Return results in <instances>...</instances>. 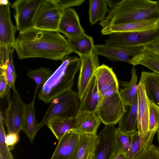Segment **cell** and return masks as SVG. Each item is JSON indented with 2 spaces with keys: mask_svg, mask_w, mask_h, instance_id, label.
<instances>
[{
  "mask_svg": "<svg viewBox=\"0 0 159 159\" xmlns=\"http://www.w3.org/2000/svg\"><path fill=\"white\" fill-rule=\"evenodd\" d=\"M14 49L20 60L37 57L61 60L73 52L67 39L58 32L34 27L19 33Z\"/></svg>",
  "mask_w": 159,
  "mask_h": 159,
  "instance_id": "6da1fadb",
  "label": "cell"
},
{
  "mask_svg": "<svg viewBox=\"0 0 159 159\" xmlns=\"http://www.w3.org/2000/svg\"><path fill=\"white\" fill-rule=\"evenodd\" d=\"M159 18V0H122L115 3L99 24L103 28L111 25Z\"/></svg>",
  "mask_w": 159,
  "mask_h": 159,
  "instance_id": "7a4b0ae2",
  "label": "cell"
},
{
  "mask_svg": "<svg viewBox=\"0 0 159 159\" xmlns=\"http://www.w3.org/2000/svg\"><path fill=\"white\" fill-rule=\"evenodd\" d=\"M62 63L43 85L38 95L39 99L46 103L61 93L71 89L74 78L80 70L81 60L77 57L67 55Z\"/></svg>",
  "mask_w": 159,
  "mask_h": 159,
  "instance_id": "3957f363",
  "label": "cell"
},
{
  "mask_svg": "<svg viewBox=\"0 0 159 159\" xmlns=\"http://www.w3.org/2000/svg\"><path fill=\"white\" fill-rule=\"evenodd\" d=\"M78 93L72 89L67 91L52 99L43 119L39 124V129L55 118H73L79 111Z\"/></svg>",
  "mask_w": 159,
  "mask_h": 159,
  "instance_id": "277c9868",
  "label": "cell"
},
{
  "mask_svg": "<svg viewBox=\"0 0 159 159\" xmlns=\"http://www.w3.org/2000/svg\"><path fill=\"white\" fill-rule=\"evenodd\" d=\"M159 38V27L148 30L121 32L109 35L105 41L107 46L127 48L150 45Z\"/></svg>",
  "mask_w": 159,
  "mask_h": 159,
  "instance_id": "5b68a950",
  "label": "cell"
},
{
  "mask_svg": "<svg viewBox=\"0 0 159 159\" xmlns=\"http://www.w3.org/2000/svg\"><path fill=\"white\" fill-rule=\"evenodd\" d=\"M63 11L56 0H42L34 18V27L42 30L58 31Z\"/></svg>",
  "mask_w": 159,
  "mask_h": 159,
  "instance_id": "8992f818",
  "label": "cell"
},
{
  "mask_svg": "<svg viewBox=\"0 0 159 159\" xmlns=\"http://www.w3.org/2000/svg\"><path fill=\"white\" fill-rule=\"evenodd\" d=\"M125 111L119 91L99 100L96 114L105 125L116 124Z\"/></svg>",
  "mask_w": 159,
  "mask_h": 159,
  "instance_id": "52a82bcc",
  "label": "cell"
},
{
  "mask_svg": "<svg viewBox=\"0 0 159 159\" xmlns=\"http://www.w3.org/2000/svg\"><path fill=\"white\" fill-rule=\"evenodd\" d=\"M42 0H17L12 4L17 29L21 33L34 27V20Z\"/></svg>",
  "mask_w": 159,
  "mask_h": 159,
  "instance_id": "ba28073f",
  "label": "cell"
},
{
  "mask_svg": "<svg viewBox=\"0 0 159 159\" xmlns=\"http://www.w3.org/2000/svg\"><path fill=\"white\" fill-rule=\"evenodd\" d=\"M13 90L12 98L4 112V122L8 134H19L22 130L25 105L16 88Z\"/></svg>",
  "mask_w": 159,
  "mask_h": 159,
  "instance_id": "9c48e42d",
  "label": "cell"
},
{
  "mask_svg": "<svg viewBox=\"0 0 159 159\" xmlns=\"http://www.w3.org/2000/svg\"><path fill=\"white\" fill-rule=\"evenodd\" d=\"M81 60L77 87L79 98L83 97L89 85L100 66L97 54L93 51L85 56L80 57Z\"/></svg>",
  "mask_w": 159,
  "mask_h": 159,
  "instance_id": "30bf717a",
  "label": "cell"
},
{
  "mask_svg": "<svg viewBox=\"0 0 159 159\" xmlns=\"http://www.w3.org/2000/svg\"><path fill=\"white\" fill-rule=\"evenodd\" d=\"M146 46L127 48L110 47L105 44L94 45L93 51L98 55L105 57L113 61H122L129 63L134 57L143 52Z\"/></svg>",
  "mask_w": 159,
  "mask_h": 159,
  "instance_id": "8fae6325",
  "label": "cell"
},
{
  "mask_svg": "<svg viewBox=\"0 0 159 159\" xmlns=\"http://www.w3.org/2000/svg\"><path fill=\"white\" fill-rule=\"evenodd\" d=\"M137 95L138 99V132L141 140L146 142L152 136L148 131L150 101L146 94L143 84L139 82Z\"/></svg>",
  "mask_w": 159,
  "mask_h": 159,
  "instance_id": "7c38bea8",
  "label": "cell"
},
{
  "mask_svg": "<svg viewBox=\"0 0 159 159\" xmlns=\"http://www.w3.org/2000/svg\"><path fill=\"white\" fill-rule=\"evenodd\" d=\"M97 82L100 99L119 91V85L116 76L112 68L102 64L94 73Z\"/></svg>",
  "mask_w": 159,
  "mask_h": 159,
  "instance_id": "4fadbf2b",
  "label": "cell"
},
{
  "mask_svg": "<svg viewBox=\"0 0 159 159\" xmlns=\"http://www.w3.org/2000/svg\"><path fill=\"white\" fill-rule=\"evenodd\" d=\"M158 27L159 18H152L109 25L102 28L101 32L102 35H109L117 32L148 30Z\"/></svg>",
  "mask_w": 159,
  "mask_h": 159,
  "instance_id": "5bb4252c",
  "label": "cell"
},
{
  "mask_svg": "<svg viewBox=\"0 0 159 159\" xmlns=\"http://www.w3.org/2000/svg\"><path fill=\"white\" fill-rule=\"evenodd\" d=\"M10 2L7 5H0V47L14 48L17 28L11 18Z\"/></svg>",
  "mask_w": 159,
  "mask_h": 159,
  "instance_id": "9a60e30c",
  "label": "cell"
},
{
  "mask_svg": "<svg viewBox=\"0 0 159 159\" xmlns=\"http://www.w3.org/2000/svg\"><path fill=\"white\" fill-rule=\"evenodd\" d=\"M58 31L64 34L65 37L71 39L78 38L85 33L75 10L69 8L62 12L59 23Z\"/></svg>",
  "mask_w": 159,
  "mask_h": 159,
  "instance_id": "2e32d148",
  "label": "cell"
},
{
  "mask_svg": "<svg viewBox=\"0 0 159 159\" xmlns=\"http://www.w3.org/2000/svg\"><path fill=\"white\" fill-rule=\"evenodd\" d=\"M114 125H105L98 135L99 140L93 159H109L114 153V134L116 129Z\"/></svg>",
  "mask_w": 159,
  "mask_h": 159,
  "instance_id": "e0dca14e",
  "label": "cell"
},
{
  "mask_svg": "<svg viewBox=\"0 0 159 159\" xmlns=\"http://www.w3.org/2000/svg\"><path fill=\"white\" fill-rule=\"evenodd\" d=\"M80 134L70 130L58 143L51 159H72L78 145Z\"/></svg>",
  "mask_w": 159,
  "mask_h": 159,
  "instance_id": "ac0fdd59",
  "label": "cell"
},
{
  "mask_svg": "<svg viewBox=\"0 0 159 159\" xmlns=\"http://www.w3.org/2000/svg\"><path fill=\"white\" fill-rule=\"evenodd\" d=\"M76 122L72 131L79 134L97 135L101 120L96 113L85 111H79L76 117Z\"/></svg>",
  "mask_w": 159,
  "mask_h": 159,
  "instance_id": "d6986e66",
  "label": "cell"
},
{
  "mask_svg": "<svg viewBox=\"0 0 159 159\" xmlns=\"http://www.w3.org/2000/svg\"><path fill=\"white\" fill-rule=\"evenodd\" d=\"M125 106V111L118 122L117 129L124 133L132 134L138 129L137 94L131 105Z\"/></svg>",
  "mask_w": 159,
  "mask_h": 159,
  "instance_id": "ffe728a7",
  "label": "cell"
},
{
  "mask_svg": "<svg viewBox=\"0 0 159 159\" xmlns=\"http://www.w3.org/2000/svg\"><path fill=\"white\" fill-rule=\"evenodd\" d=\"M98 140V135L80 134L79 141L72 159H93Z\"/></svg>",
  "mask_w": 159,
  "mask_h": 159,
  "instance_id": "44dd1931",
  "label": "cell"
},
{
  "mask_svg": "<svg viewBox=\"0 0 159 159\" xmlns=\"http://www.w3.org/2000/svg\"><path fill=\"white\" fill-rule=\"evenodd\" d=\"M99 99L97 80L94 76L80 99L79 111H87L96 114Z\"/></svg>",
  "mask_w": 159,
  "mask_h": 159,
  "instance_id": "7402d4cb",
  "label": "cell"
},
{
  "mask_svg": "<svg viewBox=\"0 0 159 159\" xmlns=\"http://www.w3.org/2000/svg\"><path fill=\"white\" fill-rule=\"evenodd\" d=\"M139 82L143 84L150 101L159 107V74L143 71Z\"/></svg>",
  "mask_w": 159,
  "mask_h": 159,
  "instance_id": "603a6c76",
  "label": "cell"
},
{
  "mask_svg": "<svg viewBox=\"0 0 159 159\" xmlns=\"http://www.w3.org/2000/svg\"><path fill=\"white\" fill-rule=\"evenodd\" d=\"M35 97L34 96L31 102L25 105V112L22 130L32 143L36 133L39 130V124L36 119L34 103Z\"/></svg>",
  "mask_w": 159,
  "mask_h": 159,
  "instance_id": "cb8c5ba5",
  "label": "cell"
},
{
  "mask_svg": "<svg viewBox=\"0 0 159 159\" xmlns=\"http://www.w3.org/2000/svg\"><path fill=\"white\" fill-rule=\"evenodd\" d=\"M131 73V78L129 82H121V85L124 88L120 89L119 92L120 97L125 106L132 104L140 86L139 83L137 84L136 69L133 67Z\"/></svg>",
  "mask_w": 159,
  "mask_h": 159,
  "instance_id": "d4e9b609",
  "label": "cell"
},
{
  "mask_svg": "<svg viewBox=\"0 0 159 159\" xmlns=\"http://www.w3.org/2000/svg\"><path fill=\"white\" fill-rule=\"evenodd\" d=\"M76 122V117L73 118H55L46 125L59 141L67 132L72 130Z\"/></svg>",
  "mask_w": 159,
  "mask_h": 159,
  "instance_id": "484cf974",
  "label": "cell"
},
{
  "mask_svg": "<svg viewBox=\"0 0 159 159\" xmlns=\"http://www.w3.org/2000/svg\"><path fill=\"white\" fill-rule=\"evenodd\" d=\"M66 38L73 52L77 53L80 57L88 55L93 51V40L85 33L75 39Z\"/></svg>",
  "mask_w": 159,
  "mask_h": 159,
  "instance_id": "4316f807",
  "label": "cell"
},
{
  "mask_svg": "<svg viewBox=\"0 0 159 159\" xmlns=\"http://www.w3.org/2000/svg\"><path fill=\"white\" fill-rule=\"evenodd\" d=\"M110 2V0H89V15L91 25H93L105 19L106 14L110 11L108 7Z\"/></svg>",
  "mask_w": 159,
  "mask_h": 159,
  "instance_id": "83f0119b",
  "label": "cell"
},
{
  "mask_svg": "<svg viewBox=\"0 0 159 159\" xmlns=\"http://www.w3.org/2000/svg\"><path fill=\"white\" fill-rule=\"evenodd\" d=\"M134 66H143L153 72L159 74V57L151 55L144 51L134 57L129 63Z\"/></svg>",
  "mask_w": 159,
  "mask_h": 159,
  "instance_id": "f1b7e54d",
  "label": "cell"
},
{
  "mask_svg": "<svg viewBox=\"0 0 159 159\" xmlns=\"http://www.w3.org/2000/svg\"><path fill=\"white\" fill-rule=\"evenodd\" d=\"M132 138V134L124 133L116 128L114 134V153H126L130 147Z\"/></svg>",
  "mask_w": 159,
  "mask_h": 159,
  "instance_id": "f546056e",
  "label": "cell"
},
{
  "mask_svg": "<svg viewBox=\"0 0 159 159\" xmlns=\"http://www.w3.org/2000/svg\"><path fill=\"white\" fill-rule=\"evenodd\" d=\"M132 134L131 145L128 151L125 153L126 159H133L136 157L145 148L152 144L153 138H150L144 143L140 139L138 131Z\"/></svg>",
  "mask_w": 159,
  "mask_h": 159,
  "instance_id": "4dcf8cb0",
  "label": "cell"
},
{
  "mask_svg": "<svg viewBox=\"0 0 159 159\" xmlns=\"http://www.w3.org/2000/svg\"><path fill=\"white\" fill-rule=\"evenodd\" d=\"M52 73V71L48 67H40L35 70H29L27 76L33 80L36 84L34 96H36L40 86L44 84Z\"/></svg>",
  "mask_w": 159,
  "mask_h": 159,
  "instance_id": "1f68e13d",
  "label": "cell"
},
{
  "mask_svg": "<svg viewBox=\"0 0 159 159\" xmlns=\"http://www.w3.org/2000/svg\"><path fill=\"white\" fill-rule=\"evenodd\" d=\"M4 117L1 111L0 113V157L2 159H14L11 152L5 143L6 134L3 122Z\"/></svg>",
  "mask_w": 159,
  "mask_h": 159,
  "instance_id": "d6a6232c",
  "label": "cell"
},
{
  "mask_svg": "<svg viewBox=\"0 0 159 159\" xmlns=\"http://www.w3.org/2000/svg\"><path fill=\"white\" fill-rule=\"evenodd\" d=\"M159 127V107L150 102L148 131H157Z\"/></svg>",
  "mask_w": 159,
  "mask_h": 159,
  "instance_id": "836d02e7",
  "label": "cell"
},
{
  "mask_svg": "<svg viewBox=\"0 0 159 159\" xmlns=\"http://www.w3.org/2000/svg\"><path fill=\"white\" fill-rule=\"evenodd\" d=\"M133 159H159V148L152 144Z\"/></svg>",
  "mask_w": 159,
  "mask_h": 159,
  "instance_id": "e575fe53",
  "label": "cell"
},
{
  "mask_svg": "<svg viewBox=\"0 0 159 159\" xmlns=\"http://www.w3.org/2000/svg\"><path fill=\"white\" fill-rule=\"evenodd\" d=\"M62 10L64 11L73 6H80L85 0H56Z\"/></svg>",
  "mask_w": 159,
  "mask_h": 159,
  "instance_id": "d590c367",
  "label": "cell"
},
{
  "mask_svg": "<svg viewBox=\"0 0 159 159\" xmlns=\"http://www.w3.org/2000/svg\"><path fill=\"white\" fill-rule=\"evenodd\" d=\"M19 134L15 133L8 134L6 136L5 143L11 151L14 149V146L19 141Z\"/></svg>",
  "mask_w": 159,
  "mask_h": 159,
  "instance_id": "8d00e7d4",
  "label": "cell"
},
{
  "mask_svg": "<svg viewBox=\"0 0 159 159\" xmlns=\"http://www.w3.org/2000/svg\"><path fill=\"white\" fill-rule=\"evenodd\" d=\"M7 85L6 75L4 73L0 72V98H3L5 96V91Z\"/></svg>",
  "mask_w": 159,
  "mask_h": 159,
  "instance_id": "74e56055",
  "label": "cell"
},
{
  "mask_svg": "<svg viewBox=\"0 0 159 159\" xmlns=\"http://www.w3.org/2000/svg\"><path fill=\"white\" fill-rule=\"evenodd\" d=\"M16 76V74H8L6 75L7 84L12 89L15 88V82Z\"/></svg>",
  "mask_w": 159,
  "mask_h": 159,
  "instance_id": "f35d334b",
  "label": "cell"
},
{
  "mask_svg": "<svg viewBox=\"0 0 159 159\" xmlns=\"http://www.w3.org/2000/svg\"><path fill=\"white\" fill-rule=\"evenodd\" d=\"M144 51L153 56L159 57V50L155 49L150 47L146 46Z\"/></svg>",
  "mask_w": 159,
  "mask_h": 159,
  "instance_id": "ab89813d",
  "label": "cell"
},
{
  "mask_svg": "<svg viewBox=\"0 0 159 159\" xmlns=\"http://www.w3.org/2000/svg\"><path fill=\"white\" fill-rule=\"evenodd\" d=\"M109 159H126L125 154L123 153H113Z\"/></svg>",
  "mask_w": 159,
  "mask_h": 159,
  "instance_id": "60d3db41",
  "label": "cell"
},
{
  "mask_svg": "<svg viewBox=\"0 0 159 159\" xmlns=\"http://www.w3.org/2000/svg\"><path fill=\"white\" fill-rule=\"evenodd\" d=\"M10 89L11 88L7 84L5 91V96L8 103L11 101L10 95Z\"/></svg>",
  "mask_w": 159,
  "mask_h": 159,
  "instance_id": "b9f144b4",
  "label": "cell"
},
{
  "mask_svg": "<svg viewBox=\"0 0 159 159\" xmlns=\"http://www.w3.org/2000/svg\"><path fill=\"white\" fill-rule=\"evenodd\" d=\"M148 46L159 50V38L154 43Z\"/></svg>",
  "mask_w": 159,
  "mask_h": 159,
  "instance_id": "7bdbcfd3",
  "label": "cell"
},
{
  "mask_svg": "<svg viewBox=\"0 0 159 159\" xmlns=\"http://www.w3.org/2000/svg\"><path fill=\"white\" fill-rule=\"evenodd\" d=\"M9 2L8 0H0V5H7Z\"/></svg>",
  "mask_w": 159,
  "mask_h": 159,
  "instance_id": "ee69618b",
  "label": "cell"
},
{
  "mask_svg": "<svg viewBox=\"0 0 159 159\" xmlns=\"http://www.w3.org/2000/svg\"><path fill=\"white\" fill-rule=\"evenodd\" d=\"M157 134L158 141L159 143V127H158L157 132Z\"/></svg>",
  "mask_w": 159,
  "mask_h": 159,
  "instance_id": "f6af8a7d",
  "label": "cell"
},
{
  "mask_svg": "<svg viewBox=\"0 0 159 159\" xmlns=\"http://www.w3.org/2000/svg\"><path fill=\"white\" fill-rule=\"evenodd\" d=\"M0 159H2V158L0 157Z\"/></svg>",
  "mask_w": 159,
  "mask_h": 159,
  "instance_id": "bcb514c9",
  "label": "cell"
}]
</instances>
